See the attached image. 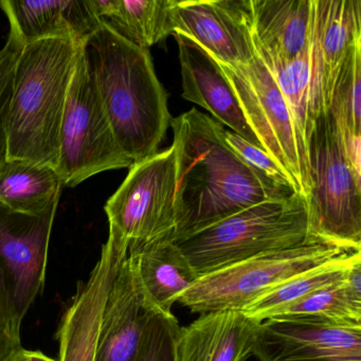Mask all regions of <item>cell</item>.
Returning a JSON list of instances; mask_svg holds the SVG:
<instances>
[{"mask_svg":"<svg viewBox=\"0 0 361 361\" xmlns=\"http://www.w3.org/2000/svg\"><path fill=\"white\" fill-rule=\"evenodd\" d=\"M128 257L118 270L101 316L94 361H134L155 312Z\"/></svg>","mask_w":361,"mask_h":361,"instance_id":"cell-14","label":"cell"},{"mask_svg":"<svg viewBox=\"0 0 361 361\" xmlns=\"http://www.w3.org/2000/svg\"><path fill=\"white\" fill-rule=\"evenodd\" d=\"M128 255L126 240L109 230V238L90 279L80 286L58 331V361H94L101 316L109 289Z\"/></svg>","mask_w":361,"mask_h":361,"instance_id":"cell-13","label":"cell"},{"mask_svg":"<svg viewBox=\"0 0 361 361\" xmlns=\"http://www.w3.org/2000/svg\"><path fill=\"white\" fill-rule=\"evenodd\" d=\"M145 299L164 314L197 282L198 276L185 255L170 240H159L128 252Z\"/></svg>","mask_w":361,"mask_h":361,"instance_id":"cell-20","label":"cell"},{"mask_svg":"<svg viewBox=\"0 0 361 361\" xmlns=\"http://www.w3.org/2000/svg\"><path fill=\"white\" fill-rule=\"evenodd\" d=\"M173 35L178 44L183 98L200 105L213 119L263 149L247 122L231 84L215 59L188 35L177 31Z\"/></svg>","mask_w":361,"mask_h":361,"instance_id":"cell-15","label":"cell"},{"mask_svg":"<svg viewBox=\"0 0 361 361\" xmlns=\"http://www.w3.org/2000/svg\"><path fill=\"white\" fill-rule=\"evenodd\" d=\"M346 252L353 251L326 243L310 242L288 250L253 257L198 279L176 303L198 314L242 310L288 279Z\"/></svg>","mask_w":361,"mask_h":361,"instance_id":"cell-7","label":"cell"},{"mask_svg":"<svg viewBox=\"0 0 361 361\" xmlns=\"http://www.w3.org/2000/svg\"><path fill=\"white\" fill-rule=\"evenodd\" d=\"M24 46L25 42L18 31L11 27L7 43L3 49H0V166L8 159V114L13 87L14 71Z\"/></svg>","mask_w":361,"mask_h":361,"instance_id":"cell-28","label":"cell"},{"mask_svg":"<svg viewBox=\"0 0 361 361\" xmlns=\"http://www.w3.org/2000/svg\"><path fill=\"white\" fill-rule=\"evenodd\" d=\"M172 242L202 278L253 257L319 240L310 233L307 200L295 193L255 204Z\"/></svg>","mask_w":361,"mask_h":361,"instance_id":"cell-4","label":"cell"},{"mask_svg":"<svg viewBox=\"0 0 361 361\" xmlns=\"http://www.w3.org/2000/svg\"><path fill=\"white\" fill-rule=\"evenodd\" d=\"M81 47L69 37L25 44L14 71L8 114V159L56 170L63 116Z\"/></svg>","mask_w":361,"mask_h":361,"instance_id":"cell-3","label":"cell"},{"mask_svg":"<svg viewBox=\"0 0 361 361\" xmlns=\"http://www.w3.org/2000/svg\"><path fill=\"white\" fill-rule=\"evenodd\" d=\"M176 168L174 149L157 152L135 162L119 189L107 200L109 230L119 234L128 252L159 240L175 230Z\"/></svg>","mask_w":361,"mask_h":361,"instance_id":"cell-9","label":"cell"},{"mask_svg":"<svg viewBox=\"0 0 361 361\" xmlns=\"http://www.w3.org/2000/svg\"><path fill=\"white\" fill-rule=\"evenodd\" d=\"M336 123V122H335ZM337 126L339 133L340 141L344 156L348 160V166L357 180L361 183V135H355L350 130Z\"/></svg>","mask_w":361,"mask_h":361,"instance_id":"cell-30","label":"cell"},{"mask_svg":"<svg viewBox=\"0 0 361 361\" xmlns=\"http://www.w3.org/2000/svg\"><path fill=\"white\" fill-rule=\"evenodd\" d=\"M259 322L242 310L206 312L179 329L176 361H247L253 355Z\"/></svg>","mask_w":361,"mask_h":361,"instance_id":"cell-17","label":"cell"},{"mask_svg":"<svg viewBox=\"0 0 361 361\" xmlns=\"http://www.w3.org/2000/svg\"><path fill=\"white\" fill-rule=\"evenodd\" d=\"M83 56L120 149L133 164L157 153L173 118L149 50L101 22Z\"/></svg>","mask_w":361,"mask_h":361,"instance_id":"cell-2","label":"cell"},{"mask_svg":"<svg viewBox=\"0 0 361 361\" xmlns=\"http://www.w3.org/2000/svg\"><path fill=\"white\" fill-rule=\"evenodd\" d=\"M345 278L307 295L274 317H308L350 326H361V300L350 295Z\"/></svg>","mask_w":361,"mask_h":361,"instance_id":"cell-25","label":"cell"},{"mask_svg":"<svg viewBox=\"0 0 361 361\" xmlns=\"http://www.w3.org/2000/svg\"><path fill=\"white\" fill-rule=\"evenodd\" d=\"M221 134L226 145L249 168L278 187L299 193L293 181L263 149L251 145L235 133L225 128V126L221 128Z\"/></svg>","mask_w":361,"mask_h":361,"instance_id":"cell-29","label":"cell"},{"mask_svg":"<svg viewBox=\"0 0 361 361\" xmlns=\"http://www.w3.org/2000/svg\"><path fill=\"white\" fill-rule=\"evenodd\" d=\"M173 28L229 66L255 56L250 0H183L173 9Z\"/></svg>","mask_w":361,"mask_h":361,"instance_id":"cell-12","label":"cell"},{"mask_svg":"<svg viewBox=\"0 0 361 361\" xmlns=\"http://www.w3.org/2000/svg\"><path fill=\"white\" fill-rule=\"evenodd\" d=\"M216 62L231 84L264 152L284 171L308 202L312 183L307 145L274 75L257 52L246 65L229 66Z\"/></svg>","mask_w":361,"mask_h":361,"instance_id":"cell-6","label":"cell"},{"mask_svg":"<svg viewBox=\"0 0 361 361\" xmlns=\"http://www.w3.org/2000/svg\"><path fill=\"white\" fill-rule=\"evenodd\" d=\"M54 216L24 214L0 204V306L18 331L45 282Z\"/></svg>","mask_w":361,"mask_h":361,"instance_id":"cell-10","label":"cell"},{"mask_svg":"<svg viewBox=\"0 0 361 361\" xmlns=\"http://www.w3.org/2000/svg\"><path fill=\"white\" fill-rule=\"evenodd\" d=\"M307 151L312 183L307 202L312 238L344 250H361V183L348 166L329 111L317 119Z\"/></svg>","mask_w":361,"mask_h":361,"instance_id":"cell-5","label":"cell"},{"mask_svg":"<svg viewBox=\"0 0 361 361\" xmlns=\"http://www.w3.org/2000/svg\"><path fill=\"white\" fill-rule=\"evenodd\" d=\"M0 8L25 44L69 37L83 45L101 26L90 0H1Z\"/></svg>","mask_w":361,"mask_h":361,"instance_id":"cell-18","label":"cell"},{"mask_svg":"<svg viewBox=\"0 0 361 361\" xmlns=\"http://www.w3.org/2000/svg\"><path fill=\"white\" fill-rule=\"evenodd\" d=\"M177 0H90L97 18L137 47L149 50L173 35Z\"/></svg>","mask_w":361,"mask_h":361,"instance_id":"cell-21","label":"cell"},{"mask_svg":"<svg viewBox=\"0 0 361 361\" xmlns=\"http://www.w3.org/2000/svg\"><path fill=\"white\" fill-rule=\"evenodd\" d=\"M176 168L175 230L171 240L206 229L255 204L297 192L270 183L229 149L219 123L196 109L170 124Z\"/></svg>","mask_w":361,"mask_h":361,"instance_id":"cell-1","label":"cell"},{"mask_svg":"<svg viewBox=\"0 0 361 361\" xmlns=\"http://www.w3.org/2000/svg\"><path fill=\"white\" fill-rule=\"evenodd\" d=\"M323 92L329 111L340 68L352 46L361 39V0H314Z\"/></svg>","mask_w":361,"mask_h":361,"instance_id":"cell-22","label":"cell"},{"mask_svg":"<svg viewBox=\"0 0 361 361\" xmlns=\"http://www.w3.org/2000/svg\"><path fill=\"white\" fill-rule=\"evenodd\" d=\"M20 348V331L12 326L7 314L0 306V361L9 360Z\"/></svg>","mask_w":361,"mask_h":361,"instance_id":"cell-31","label":"cell"},{"mask_svg":"<svg viewBox=\"0 0 361 361\" xmlns=\"http://www.w3.org/2000/svg\"><path fill=\"white\" fill-rule=\"evenodd\" d=\"M360 261L361 250L344 253L274 287L245 306L242 312L261 323L307 295L343 280L352 266Z\"/></svg>","mask_w":361,"mask_h":361,"instance_id":"cell-24","label":"cell"},{"mask_svg":"<svg viewBox=\"0 0 361 361\" xmlns=\"http://www.w3.org/2000/svg\"><path fill=\"white\" fill-rule=\"evenodd\" d=\"M133 164L116 140L86 69L82 45L63 116L56 172L63 185L73 188L99 173Z\"/></svg>","mask_w":361,"mask_h":361,"instance_id":"cell-8","label":"cell"},{"mask_svg":"<svg viewBox=\"0 0 361 361\" xmlns=\"http://www.w3.org/2000/svg\"><path fill=\"white\" fill-rule=\"evenodd\" d=\"M8 361H56L50 357L46 356L39 350H28L20 348L18 352L14 353L13 356Z\"/></svg>","mask_w":361,"mask_h":361,"instance_id":"cell-32","label":"cell"},{"mask_svg":"<svg viewBox=\"0 0 361 361\" xmlns=\"http://www.w3.org/2000/svg\"><path fill=\"white\" fill-rule=\"evenodd\" d=\"M259 361H361V326L308 317H272L259 323Z\"/></svg>","mask_w":361,"mask_h":361,"instance_id":"cell-11","label":"cell"},{"mask_svg":"<svg viewBox=\"0 0 361 361\" xmlns=\"http://www.w3.org/2000/svg\"><path fill=\"white\" fill-rule=\"evenodd\" d=\"M255 52L265 64H286L307 46L314 0H250Z\"/></svg>","mask_w":361,"mask_h":361,"instance_id":"cell-16","label":"cell"},{"mask_svg":"<svg viewBox=\"0 0 361 361\" xmlns=\"http://www.w3.org/2000/svg\"><path fill=\"white\" fill-rule=\"evenodd\" d=\"M361 39L350 48L331 92L329 113L338 126L361 135Z\"/></svg>","mask_w":361,"mask_h":361,"instance_id":"cell-26","label":"cell"},{"mask_svg":"<svg viewBox=\"0 0 361 361\" xmlns=\"http://www.w3.org/2000/svg\"><path fill=\"white\" fill-rule=\"evenodd\" d=\"M179 329L174 314L155 312L147 323L134 361H176L175 345Z\"/></svg>","mask_w":361,"mask_h":361,"instance_id":"cell-27","label":"cell"},{"mask_svg":"<svg viewBox=\"0 0 361 361\" xmlns=\"http://www.w3.org/2000/svg\"><path fill=\"white\" fill-rule=\"evenodd\" d=\"M265 65L274 75L307 145L317 119L327 111L323 92L316 7L312 37L303 51L286 64Z\"/></svg>","mask_w":361,"mask_h":361,"instance_id":"cell-19","label":"cell"},{"mask_svg":"<svg viewBox=\"0 0 361 361\" xmlns=\"http://www.w3.org/2000/svg\"><path fill=\"white\" fill-rule=\"evenodd\" d=\"M63 183L56 169L27 160L0 166V204L33 216L56 212Z\"/></svg>","mask_w":361,"mask_h":361,"instance_id":"cell-23","label":"cell"}]
</instances>
